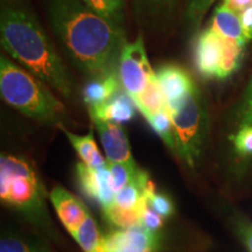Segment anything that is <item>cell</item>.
I'll use <instances>...</instances> for the list:
<instances>
[{"label": "cell", "mask_w": 252, "mask_h": 252, "mask_svg": "<svg viewBox=\"0 0 252 252\" xmlns=\"http://www.w3.org/2000/svg\"><path fill=\"white\" fill-rule=\"evenodd\" d=\"M223 4L228 6L229 8H231L232 11H235L236 13H242L245 9L251 7L252 6V0H224Z\"/></svg>", "instance_id": "obj_32"}, {"label": "cell", "mask_w": 252, "mask_h": 252, "mask_svg": "<svg viewBox=\"0 0 252 252\" xmlns=\"http://www.w3.org/2000/svg\"><path fill=\"white\" fill-rule=\"evenodd\" d=\"M146 200L154 212H157L162 217H169L174 213V207H173L172 201L166 195L158 194L154 191V193L150 194L146 197Z\"/></svg>", "instance_id": "obj_26"}, {"label": "cell", "mask_w": 252, "mask_h": 252, "mask_svg": "<svg viewBox=\"0 0 252 252\" xmlns=\"http://www.w3.org/2000/svg\"><path fill=\"white\" fill-rule=\"evenodd\" d=\"M146 201V198L141 202V204L135 209H123V208L116 206L115 203L110 206L106 209H104V214H105L106 219L112 224L121 226L123 229H132V228H139L141 225V207L143 203Z\"/></svg>", "instance_id": "obj_19"}, {"label": "cell", "mask_w": 252, "mask_h": 252, "mask_svg": "<svg viewBox=\"0 0 252 252\" xmlns=\"http://www.w3.org/2000/svg\"><path fill=\"white\" fill-rule=\"evenodd\" d=\"M236 226H237L239 235L242 236V238H243V241L245 242V244H247L249 250L252 252V225L250 223L237 220V222H236Z\"/></svg>", "instance_id": "obj_31"}, {"label": "cell", "mask_w": 252, "mask_h": 252, "mask_svg": "<svg viewBox=\"0 0 252 252\" xmlns=\"http://www.w3.org/2000/svg\"><path fill=\"white\" fill-rule=\"evenodd\" d=\"M133 100L137 109L143 113L144 117L167 110L165 94H163L161 87L158 82L157 75L151 80L146 89L139 96L133 98Z\"/></svg>", "instance_id": "obj_17"}, {"label": "cell", "mask_w": 252, "mask_h": 252, "mask_svg": "<svg viewBox=\"0 0 252 252\" xmlns=\"http://www.w3.org/2000/svg\"><path fill=\"white\" fill-rule=\"evenodd\" d=\"M215 0H190L187 6V18L196 28Z\"/></svg>", "instance_id": "obj_25"}, {"label": "cell", "mask_w": 252, "mask_h": 252, "mask_svg": "<svg viewBox=\"0 0 252 252\" xmlns=\"http://www.w3.org/2000/svg\"><path fill=\"white\" fill-rule=\"evenodd\" d=\"M241 17L242 27H243V36L245 42H249L252 39V6L239 13Z\"/></svg>", "instance_id": "obj_30"}, {"label": "cell", "mask_w": 252, "mask_h": 252, "mask_svg": "<svg viewBox=\"0 0 252 252\" xmlns=\"http://www.w3.org/2000/svg\"><path fill=\"white\" fill-rule=\"evenodd\" d=\"M134 100L127 93L122 90L113 96L108 102L99 105L89 106V115L91 119H98L104 122L121 123L130 122L135 116Z\"/></svg>", "instance_id": "obj_13"}, {"label": "cell", "mask_w": 252, "mask_h": 252, "mask_svg": "<svg viewBox=\"0 0 252 252\" xmlns=\"http://www.w3.org/2000/svg\"><path fill=\"white\" fill-rule=\"evenodd\" d=\"M176 138V153L190 168L196 166L208 132V113L200 90L195 86L178 102L167 105Z\"/></svg>", "instance_id": "obj_5"}, {"label": "cell", "mask_w": 252, "mask_h": 252, "mask_svg": "<svg viewBox=\"0 0 252 252\" xmlns=\"http://www.w3.org/2000/svg\"><path fill=\"white\" fill-rule=\"evenodd\" d=\"M59 126L64 132V134L67 135L74 150L76 151L78 157L82 159V162H84L90 167H103L108 163V161L104 159L102 153H100L98 147H97L93 131H90L86 135H78L68 131L62 125Z\"/></svg>", "instance_id": "obj_16"}, {"label": "cell", "mask_w": 252, "mask_h": 252, "mask_svg": "<svg viewBox=\"0 0 252 252\" xmlns=\"http://www.w3.org/2000/svg\"><path fill=\"white\" fill-rule=\"evenodd\" d=\"M239 125H252V78L245 91L243 102L238 113Z\"/></svg>", "instance_id": "obj_29"}, {"label": "cell", "mask_w": 252, "mask_h": 252, "mask_svg": "<svg viewBox=\"0 0 252 252\" xmlns=\"http://www.w3.org/2000/svg\"><path fill=\"white\" fill-rule=\"evenodd\" d=\"M93 122L98 130L100 143L108 157V161L135 165L127 135L121 124L98 119H94Z\"/></svg>", "instance_id": "obj_10"}, {"label": "cell", "mask_w": 252, "mask_h": 252, "mask_svg": "<svg viewBox=\"0 0 252 252\" xmlns=\"http://www.w3.org/2000/svg\"><path fill=\"white\" fill-rule=\"evenodd\" d=\"M75 241L84 252H99L102 248L103 236H100L93 216L88 215L83 223L71 234Z\"/></svg>", "instance_id": "obj_18"}, {"label": "cell", "mask_w": 252, "mask_h": 252, "mask_svg": "<svg viewBox=\"0 0 252 252\" xmlns=\"http://www.w3.org/2000/svg\"><path fill=\"white\" fill-rule=\"evenodd\" d=\"M232 141L238 154L243 157L252 156V125L241 126Z\"/></svg>", "instance_id": "obj_24"}, {"label": "cell", "mask_w": 252, "mask_h": 252, "mask_svg": "<svg viewBox=\"0 0 252 252\" xmlns=\"http://www.w3.org/2000/svg\"><path fill=\"white\" fill-rule=\"evenodd\" d=\"M157 78L165 94L166 104H173L195 88L190 75L184 68L175 64L163 65L158 70Z\"/></svg>", "instance_id": "obj_12"}, {"label": "cell", "mask_w": 252, "mask_h": 252, "mask_svg": "<svg viewBox=\"0 0 252 252\" xmlns=\"http://www.w3.org/2000/svg\"><path fill=\"white\" fill-rule=\"evenodd\" d=\"M0 197L40 228L50 231L45 190L33 166L24 158L2 154L0 159Z\"/></svg>", "instance_id": "obj_4"}, {"label": "cell", "mask_w": 252, "mask_h": 252, "mask_svg": "<svg viewBox=\"0 0 252 252\" xmlns=\"http://www.w3.org/2000/svg\"><path fill=\"white\" fill-rule=\"evenodd\" d=\"M159 245V232L139 226L103 236L99 252H154Z\"/></svg>", "instance_id": "obj_7"}, {"label": "cell", "mask_w": 252, "mask_h": 252, "mask_svg": "<svg viewBox=\"0 0 252 252\" xmlns=\"http://www.w3.org/2000/svg\"><path fill=\"white\" fill-rule=\"evenodd\" d=\"M50 23L67 54L93 78L117 74L126 45L121 26L96 14L81 0H50Z\"/></svg>", "instance_id": "obj_1"}, {"label": "cell", "mask_w": 252, "mask_h": 252, "mask_svg": "<svg viewBox=\"0 0 252 252\" xmlns=\"http://www.w3.org/2000/svg\"><path fill=\"white\" fill-rule=\"evenodd\" d=\"M244 47L245 46L241 45V43L225 40L224 54H223L222 64H220L219 75L220 80L228 78L238 70L239 65L242 63V59H243Z\"/></svg>", "instance_id": "obj_22"}, {"label": "cell", "mask_w": 252, "mask_h": 252, "mask_svg": "<svg viewBox=\"0 0 252 252\" xmlns=\"http://www.w3.org/2000/svg\"><path fill=\"white\" fill-rule=\"evenodd\" d=\"M4 49L34 76L65 98L72 94V78L35 18L24 8L4 7L0 18Z\"/></svg>", "instance_id": "obj_2"}, {"label": "cell", "mask_w": 252, "mask_h": 252, "mask_svg": "<svg viewBox=\"0 0 252 252\" xmlns=\"http://www.w3.org/2000/svg\"><path fill=\"white\" fill-rule=\"evenodd\" d=\"M140 219L141 225H143L144 228L153 230V231H158L163 224V217L161 215H159L157 212H154L152 208L150 207L147 200L145 201L143 203V207H141Z\"/></svg>", "instance_id": "obj_27"}, {"label": "cell", "mask_w": 252, "mask_h": 252, "mask_svg": "<svg viewBox=\"0 0 252 252\" xmlns=\"http://www.w3.org/2000/svg\"><path fill=\"white\" fill-rule=\"evenodd\" d=\"M0 252H47L35 245L26 243L17 238H2Z\"/></svg>", "instance_id": "obj_28"}, {"label": "cell", "mask_w": 252, "mask_h": 252, "mask_svg": "<svg viewBox=\"0 0 252 252\" xmlns=\"http://www.w3.org/2000/svg\"><path fill=\"white\" fill-rule=\"evenodd\" d=\"M151 125V127L153 128V131L159 135L161 139L165 141L167 146L171 149L173 152L176 153V138H175V132H174V126L171 121L167 110L165 111H160L157 113H152L145 117Z\"/></svg>", "instance_id": "obj_21"}, {"label": "cell", "mask_w": 252, "mask_h": 252, "mask_svg": "<svg viewBox=\"0 0 252 252\" xmlns=\"http://www.w3.org/2000/svg\"><path fill=\"white\" fill-rule=\"evenodd\" d=\"M117 74L123 90L132 98L139 96L156 76L147 58L143 37L139 36L134 42H126L119 59Z\"/></svg>", "instance_id": "obj_6"}, {"label": "cell", "mask_w": 252, "mask_h": 252, "mask_svg": "<svg viewBox=\"0 0 252 252\" xmlns=\"http://www.w3.org/2000/svg\"><path fill=\"white\" fill-rule=\"evenodd\" d=\"M122 90L123 88L118 74H115L106 77L93 78L84 87L82 94L88 106H94L108 102Z\"/></svg>", "instance_id": "obj_15"}, {"label": "cell", "mask_w": 252, "mask_h": 252, "mask_svg": "<svg viewBox=\"0 0 252 252\" xmlns=\"http://www.w3.org/2000/svg\"><path fill=\"white\" fill-rule=\"evenodd\" d=\"M0 93L6 103L35 121L61 125L67 115L63 104L40 78L4 56L0 59Z\"/></svg>", "instance_id": "obj_3"}, {"label": "cell", "mask_w": 252, "mask_h": 252, "mask_svg": "<svg viewBox=\"0 0 252 252\" xmlns=\"http://www.w3.org/2000/svg\"><path fill=\"white\" fill-rule=\"evenodd\" d=\"M210 28H213L224 40L247 45L243 36L241 17L224 4L219 5L214 11Z\"/></svg>", "instance_id": "obj_14"}, {"label": "cell", "mask_w": 252, "mask_h": 252, "mask_svg": "<svg viewBox=\"0 0 252 252\" xmlns=\"http://www.w3.org/2000/svg\"><path fill=\"white\" fill-rule=\"evenodd\" d=\"M225 40L213 28H207L200 34L195 43L194 60L198 72L206 78H219Z\"/></svg>", "instance_id": "obj_8"}, {"label": "cell", "mask_w": 252, "mask_h": 252, "mask_svg": "<svg viewBox=\"0 0 252 252\" xmlns=\"http://www.w3.org/2000/svg\"><path fill=\"white\" fill-rule=\"evenodd\" d=\"M146 7L157 9V8H166L171 6L175 0H140Z\"/></svg>", "instance_id": "obj_33"}, {"label": "cell", "mask_w": 252, "mask_h": 252, "mask_svg": "<svg viewBox=\"0 0 252 252\" xmlns=\"http://www.w3.org/2000/svg\"><path fill=\"white\" fill-rule=\"evenodd\" d=\"M108 165L111 174L112 189L115 193H118L121 189L130 184L138 171L137 165H130V163L108 161Z\"/></svg>", "instance_id": "obj_23"}, {"label": "cell", "mask_w": 252, "mask_h": 252, "mask_svg": "<svg viewBox=\"0 0 252 252\" xmlns=\"http://www.w3.org/2000/svg\"><path fill=\"white\" fill-rule=\"evenodd\" d=\"M76 172L84 193L96 200L103 210L115 203L116 193L112 189L108 163L103 167H90L84 162H80L76 166Z\"/></svg>", "instance_id": "obj_9"}, {"label": "cell", "mask_w": 252, "mask_h": 252, "mask_svg": "<svg viewBox=\"0 0 252 252\" xmlns=\"http://www.w3.org/2000/svg\"><path fill=\"white\" fill-rule=\"evenodd\" d=\"M50 201L62 224L70 234L83 223L86 217L90 214L80 198L62 187L53 189L50 193Z\"/></svg>", "instance_id": "obj_11"}, {"label": "cell", "mask_w": 252, "mask_h": 252, "mask_svg": "<svg viewBox=\"0 0 252 252\" xmlns=\"http://www.w3.org/2000/svg\"><path fill=\"white\" fill-rule=\"evenodd\" d=\"M91 11L119 26L124 19V0H81Z\"/></svg>", "instance_id": "obj_20"}]
</instances>
